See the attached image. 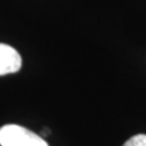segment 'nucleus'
<instances>
[{
    "instance_id": "nucleus-1",
    "label": "nucleus",
    "mask_w": 146,
    "mask_h": 146,
    "mask_svg": "<svg viewBox=\"0 0 146 146\" xmlns=\"http://www.w3.org/2000/svg\"><path fill=\"white\" fill-rule=\"evenodd\" d=\"M1 146H49L42 136L25 127L17 124H5L0 128Z\"/></svg>"
},
{
    "instance_id": "nucleus-3",
    "label": "nucleus",
    "mask_w": 146,
    "mask_h": 146,
    "mask_svg": "<svg viewBox=\"0 0 146 146\" xmlns=\"http://www.w3.org/2000/svg\"><path fill=\"white\" fill-rule=\"evenodd\" d=\"M123 146H146V135L138 134L131 136L129 140H127Z\"/></svg>"
},
{
    "instance_id": "nucleus-2",
    "label": "nucleus",
    "mask_w": 146,
    "mask_h": 146,
    "mask_svg": "<svg viewBox=\"0 0 146 146\" xmlns=\"http://www.w3.org/2000/svg\"><path fill=\"white\" fill-rule=\"evenodd\" d=\"M22 58L18 51L7 44L0 43V76L16 73L21 70Z\"/></svg>"
}]
</instances>
